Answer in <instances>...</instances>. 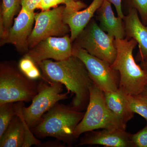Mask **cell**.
Segmentation results:
<instances>
[{
	"mask_svg": "<svg viewBox=\"0 0 147 147\" xmlns=\"http://www.w3.org/2000/svg\"><path fill=\"white\" fill-rule=\"evenodd\" d=\"M37 65L42 73V80L60 83L74 94L71 107L80 111L86 109L90 88L93 82L81 60L72 55L62 61L46 60Z\"/></svg>",
	"mask_w": 147,
	"mask_h": 147,
	"instance_id": "6da1fadb",
	"label": "cell"
},
{
	"mask_svg": "<svg viewBox=\"0 0 147 147\" xmlns=\"http://www.w3.org/2000/svg\"><path fill=\"white\" fill-rule=\"evenodd\" d=\"M84 114L85 112L58 102L42 116L31 130L38 138L54 137L71 146L76 139L75 129Z\"/></svg>",
	"mask_w": 147,
	"mask_h": 147,
	"instance_id": "7a4b0ae2",
	"label": "cell"
},
{
	"mask_svg": "<svg viewBox=\"0 0 147 147\" xmlns=\"http://www.w3.org/2000/svg\"><path fill=\"white\" fill-rule=\"evenodd\" d=\"M115 59L111 65L120 74L119 88L127 94H142L147 84V71L136 63L133 51L138 45L135 40L115 39Z\"/></svg>",
	"mask_w": 147,
	"mask_h": 147,
	"instance_id": "3957f363",
	"label": "cell"
},
{
	"mask_svg": "<svg viewBox=\"0 0 147 147\" xmlns=\"http://www.w3.org/2000/svg\"><path fill=\"white\" fill-rule=\"evenodd\" d=\"M38 86V82L25 76L15 63L0 64V105L31 101L37 93Z\"/></svg>",
	"mask_w": 147,
	"mask_h": 147,
	"instance_id": "277c9868",
	"label": "cell"
},
{
	"mask_svg": "<svg viewBox=\"0 0 147 147\" xmlns=\"http://www.w3.org/2000/svg\"><path fill=\"white\" fill-rule=\"evenodd\" d=\"M126 125L121 122L108 109L104 92L93 83L90 88L89 101L86 111L75 129V138L77 139L83 133L95 129L126 130Z\"/></svg>",
	"mask_w": 147,
	"mask_h": 147,
	"instance_id": "5b68a950",
	"label": "cell"
},
{
	"mask_svg": "<svg viewBox=\"0 0 147 147\" xmlns=\"http://www.w3.org/2000/svg\"><path fill=\"white\" fill-rule=\"evenodd\" d=\"M115 40V38L102 30L93 18L74 40L73 46L84 49L111 65L117 54Z\"/></svg>",
	"mask_w": 147,
	"mask_h": 147,
	"instance_id": "8992f818",
	"label": "cell"
},
{
	"mask_svg": "<svg viewBox=\"0 0 147 147\" xmlns=\"http://www.w3.org/2000/svg\"><path fill=\"white\" fill-rule=\"evenodd\" d=\"M41 80L38 82L37 93L32 100L31 105L23 108V117L31 129L56 103L68 98L70 93L68 91L63 93V85L60 83Z\"/></svg>",
	"mask_w": 147,
	"mask_h": 147,
	"instance_id": "52a82bcc",
	"label": "cell"
},
{
	"mask_svg": "<svg viewBox=\"0 0 147 147\" xmlns=\"http://www.w3.org/2000/svg\"><path fill=\"white\" fill-rule=\"evenodd\" d=\"M65 7V5L59 6L35 13L34 26L28 39L29 49L47 37L63 36L70 33L64 20Z\"/></svg>",
	"mask_w": 147,
	"mask_h": 147,
	"instance_id": "ba28073f",
	"label": "cell"
},
{
	"mask_svg": "<svg viewBox=\"0 0 147 147\" xmlns=\"http://www.w3.org/2000/svg\"><path fill=\"white\" fill-rule=\"evenodd\" d=\"M73 55L84 63L94 84L104 92L118 89L119 73L112 68L111 65L79 47L73 46Z\"/></svg>",
	"mask_w": 147,
	"mask_h": 147,
	"instance_id": "9c48e42d",
	"label": "cell"
},
{
	"mask_svg": "<svg viewBox=\"0 0 147 147\" xmlns=\"http://www.w3.org/2000/svg\"><path fill=\"white\" fill-rule=\"evenodd\" d=\"M25 55L31 58L37 65L50 59L63 60L73 55V42L69 34L61 37H49L29 49Z\"/></svg>",
	"mask_w": 147,
	"mask_h": 147,
	"instance_id": "30bf717a",
	"label": "cell"
},
{
	"mask_svg": "<svg viewBox=\"0 0 147 147\" xmlns=\"http://www.w3.org/2000/svg\"><path fill=\"white\" fill-rule=\"evenodd\" d=\"M34 11L21 7L13 24L1 38L0 45L12 44L18 52L26 54L29 50L28 39L34 23Z\"/></svg>",
	"mask_w": 147,
	"mask_h": 147,
	"instance_id": "8fae6325",
	"label": "cell"
},
{
	"mask_svg": "<svg viewBox=\"0 0 147 147\" xmlns=\"http://www.w3.org/2000/svg\"><path fill=\"white\" fill-rule=\"evenodd\" d=\"M78 146L101 145L110 147H133L130 133L122 129H106L85 132Z\"/></svg>",
	"mask_w": 147,
	"mask_h": 147,
	"instance_id": "7c38bea8",
	"label": "cell"
},
{
	"mask_svg": "<svg viewBox=\"0 0 147 147\" xmlns=\"http://www.w3.org/2000/svg\"><path fill=\"white\" fill-rule=\"evenodd\" d=\"M125 38L135 40L139 51L135 57L137 62L147 61V25L142 23L138 11L135 9H129L128 13L123 18Z\"/></svg>",
	"mask_w": 147,
	"mask_h": 147,
	"instance_id": "4fadbf2b",
	"label": "cell"
},
{
	"mask_svg": "<svg viewBox=\"0 0 147 147\" xmlns=\"http://www.w3.org/2000/svg\"><path fill=\"white\" fill-rule=\"evenodd\" d=\"M103 1L93 0L89 6L83 10H71L65 7L64 20L70 28V38L72 42L93 18Z\"/></svg>",
	"mask_w": 147,
	"mask_h": 147,
	"instance_id": "5bb4252c",
	"label": "cell"
},
{
	"mask_svg": "<svg viewBox=\"0 0 147 147\" xmlns=\"http://www.w3.org/2000/svg\"><path fill=\"white\" fill-rule=\"evenodd\" d=\"M96 20L100 28L116 39L125 38V32L123 19L116 17L111 3L104 0L102 5L96 11Z\"/></svg>",
	"mask_w": 147,
	"mask_h": 147,
	"instance_id": "9a60e30c",
	"label": "cell"
},
{
	"mask_svg": "<svg viewBox=\"0 0 147 147\" xmlns=\"http://www.w3.org/2000/svg\"><path fill=\"white\" fill-rule=\"evenodd\" d=\"M24 102H17L16 115L0 137L1 147H23L25 132L23 115Z\"/></svg>",
	"mask_w": 147,
	"mask_h": 147,
	"instance_id": "2e32d148",
	"label": "cell"
},
{
	"mask_svg": "<svg viewBox=\"0 0 147 147\" xmlns=\"http://www.w3.org/2000/svg\"><path fill=\"white\" fill-rule=\"evenodd\" d=\"M104 93L108 109L121 122L126 125L127 122L133 118L134 113L129 106L126 93L119 88Z\"/></svg>",
	"mask_w": 147,
	"mask_h": 147,
	"instance_id": "e0dca14e",
	"label": "cell"
},
{
	"mask_svg": "<svg viewBox=\"0 0 147 147\" xmlns=\"http://www.w3.org/2000/svg\"><path fill=\"white\" fill-rule=\"evenodd\" d=\"M21 0H2L0 14V38L13 24L15 15L21 9Z\"/></svg>",
	"mask_w": 147,
	"mask_h": 147,
	"instance_id": "ac0fdd59",
	"label": "cell"
},
{
	"mask_svg": "<svg viewBox=\"0 0 147 147\" xmlns=\"http://www.w3.org/2000/svg\"><path fill=\"white\" fill-rule=\"evenodd\" d=\"M60 4H64L65 8L75 11L82 10L87 6L85 3L79 0H42L37 8L41 11L49 10Z\"/></svg>",
	"mask_w": 147,
	"mask_h": 147,
	"instance_id": "d6986e66",
	"label": "cell"
},
{
	"mask_svg": "<svg viewBox=\"0 0 147 147\" xmlns=\"http://www.w3.org/2000/svg\"><path fill=\"white\" fill-rule=\"evenodd\" d=\"M18 68L24 75L34 81L42 79L41 71L34 61L27 55H25L19 61Z\"/></svg>",
	"mask_w": 147,
	"mask_h": 147,
	"instance_id": "ffe728a7",
	"label": "cell"
},
{
	"mask_svg": "<svg viewBox=\"0 0 147 147\" xmlns=\"http://www.w3.org/2000/svg\"><path fill=\"white\" fill-rule=\"evenodd\" d=\"M17 106V102H7L0 105V137L16 115Z\"/></svg>",
	"mask_w": 147,
	"mask_h": 147,
	"instance_id": "44dd1931",
	"label": "cell"
},
{
	"mask_svg": "<svg viewBox=\"0 0 147 147\" xmlns=\"http://www.w3.org/2000/svg\"><path fill=\"white\" fill-rule=\"evenodd\" d=\"M126 97L131 111L140 115L147 121V96L142 94L137 95L126 94Z\"/></svg>",
	"mask_w": 147,
	"mask_h": 147,
	"instance_id": "7402d4cb",
	"label": "cell"
},
{
	"mask_svg": "<svg viewBox=\"0 0 147 147\" xmlns=\"http://www.w3.org/2000/svg\"><path fill=\"white\" fill-rule=\"evenodd\" d=\"M129 9H135L138 11L144 25H147V0H125Z\"/></svg>",
	"mask_w": 147,
	"mask_h": 147,
	"instance_id": "603a6c76",
	"label": "cell"
},
{
	"mask_svg": "<svg viewBox=\"0 0 147 147\" xmlns=\"http://www.w3.org/2000/svg\"><path fill=\"white\" fill-rule=\"evenodd\" d=\"M133 147H147V124L137 133L130 134Z\"/></svg>",
	"mask_w": 147,
	"mask_h": 147,
	"instance_id": "cb8c5ba5",
	"label": "cell"
},
{
	"mask_svg": "<svg viewBox=\"0 0 147 147\" xmlns=\"http://www.w3.org/2000/svg\"><path fill=\"white\" fill-rule=\"evenodd\" d=\"M42 0H21V7L34 11Z\"/></svg>",
	"mask_w": 147,
	"mask_h": 147,
	"instance_id": "d4e9b609",
	"label": "cell"
},
{
	"mask_svg": "<svg viewBox=\"0 0 147 147\" xmlns=\"http://www.w3.org/2000/svg\"><path fill=\"white\" fill-rule=\"evenodd\" d=\"M106 1L109 2L111 4H113L116 9L118 16L123 19L125 15H124L122 9V0H106Z\"/></svg>",
	"mask_w": 147,
	"mask_h": 147,
	"instance_id": "484cf974",
	"label": "cell"
},
{
	"mask_svg": "<svg viewBox=\"0 0 147 147\" xmlns=\"http://www.w3.org/2000/svg\"><path fill=\"white\" fill-rule=\"evenodd\" d=\"M40 146L41 147H64V145H63L62 144L57 142H46V143H45V144H41Z\"/></svg>",
	"mask_w": 147,
	"mask_h": 147,
	"instance_id": "4316f807",
	"label": "cell"
},
{
	"mask_svg": "<svg viewBox=\"0 0 147 147\" xmlns=\"http://www.w3.org/2000/svg\"><path fill=\"white\" fill-rule=\"evenodd\" d=\"M140 65L141 67L147 71V61H146L142 62L140 63Z\"/></svg>",
	"mask_w": 147,
	"mask_h": 147,
	"instance_id": "83f0119b",
	"label": "cell"
},
{
	"mask_svg": "<svg viewBox=\"0 0 147 147\" xmlns=\"http://www.w3.org/2000/svg\"><path fill=\"white\" fill-rule=\"evenodd\" d=\"M142 94L147 96V84L146 87H145L144 89Z\"/></svg>",
	"mask_w": 147,
	"mask_h": 147,
	"instance_id": "f1b7e54d",
	"label": "cell"
}]
</instances>
